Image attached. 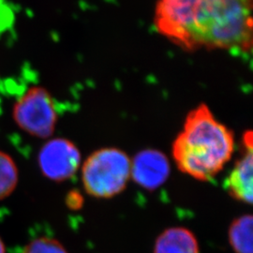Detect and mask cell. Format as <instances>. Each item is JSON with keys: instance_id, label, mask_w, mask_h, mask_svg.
I'll use <instances>...</instances> for the list:
<instances>
[{"instance_id": "obj_1", "label": "cell", "mask_w": 253, "mask_h": 253, "mask_svg": "<svg viewBox=\"0 0 253 253\" xmlns=\"http://www.w3.org/2000/svg\"><path fill=\"white\" fill-rule=\"evenodd\" d=\"M253 0H159L157 30L187 51L220 49L248 54L253 47Z\"/></svg>"}, {"instance_id": "obj_2", "label": "cell", "mask_w": 253, "mask_h": 253, "mask_svg": "<svg viewBox=\"0 0 253 253\" xmlns=\"http://www.w3.org/2000/svg\"><path fill=\"white\" fill-rule=\"evenodd\" d=\"M235 145L233 131L201 104L187 116L173 141L172 158L181 172L196 180L209 181L230 162Z\"/></svg>"}, {"instance_id": "obj_3", "label": "cell", "mask_w": 253, "mask_h": 253, "mask_svg": "<svg viewBox=\"0 0 253 253\" xmlns=\"http://www.w3.org/2000/svg\"><path fill=\"white\" fill-rule=\"evenodd\" d=\"M131 160L117 147H104L91 153L82 164L84 191L97 199H110L126 190L130 180Z\"/></svg>"}, {"instance_id": "obj_4", "label": "cell", "mask_w": 253, "mask_h": 253, "mask_svg": "<svg viewBox=\"0 0 253 253\" xmlns=\"http://www.w3.org/2000/svg\"><path fill=\"white\" fill-rule=\"evenodd\" d=\"M15 124L32 137L47 139L54 134L57 113L51 94L42 86H31L13 104Z\"/></svg>"}, {"instance_id": "obj_5", "label": "cell", "mask_w": 253, "mask_h": 253, "mask_svg": "<svg viewBox=\"0 0 253 253\" xmlns=\"http://www.w3.org/2000/svg\"><path fill=\"white\" fill-rule=\"evenodd\" d=\"M79 148L68 139L53 138L47 141L38 154V165L49 180L60 183L71 179L81 166Z\"/></svg>"}, {"instance_id": "obj_6", "label": "cell", "mask_w": 253, "mask_h": 253, "mask_svg": "<svg viewBox=\"0 0 253 253\" xmlns=\"http://www.w3.org/2000/svg\"><path fill=\"white\" fill-rule=\"evenodd\" d=\"M170 173V161L160 150L145 149L131 160L130 178L144 190H158L168 180Z\"/></svg>"}, {"instance_id": "obj_7", "label": "cell", "mask_w": 253, "mask_h": 253, "mask_svg": "<svg viewBox=\"0 0 253 253\" xmlns=\"http://www.w3.org/2000/svg\"><path fill=\"white\" fill-rule=\"evenodd\" d=\"M253 133L247 131L243 137L244 151L225 181V190L229 195L247 205H253Z\"/></svg>"}, {"instance_id": "obj_8", "label": "cell", "mask_w": 253, "mask_h": 253, "mask_svg": "<svg viewBox=\"0 0 253 253\" xmlns=\"http://www.w3.org/2000/svg\"><path fill=\"white\" fill-rule=\"evenodd\" d=\"M153 253H200L199 241L188 228L170 227L157 237Z\"/></svg>"}, {"instance_id": "obj_9", "label": "cell", "mask_w": 253, "mask_h": 253, "mask_svg": "<svg viewBox=\"0 0 253 253\" xmlns=\"http://www.w3.org/2000/svg\"><path fill=\"white\" fill-rule=\"evenodd\" d=\"M253 217L242 215L235 218L228 229V240L235 253H253Z\"/></svg>"}, {"instance_id": "obj_10", "label": "cell", "mask_w": 253, "mask_h": 253, "mask_svg": "<svg viewBox=\"0 0 253 253\" xmlns=\"http://www.w3.org/2000/svg\"><path fill=\"white\" fill-rule=\"evenodd\" d=\"M17 165L9 154L0 150V201L9 197L17 187Z\"/></svg>"}, {"instance_id": "obj_11", "label": "cell", "mask_w": 253, "mask_h": 253, "mask_svg": "<svg viewBox=\"0 0 253 253\" xmlns=\"http://www.w3.org/2000/svg\"><path fill=\"white\" fill-rule=\"evenodd\" d=\"M22 253H69L63 244L52 237H39L24 248Z\"/></svg>"}, {"instance_id": "obj_12", "label": "cell", "mask_w": 253, "mask_h": 253, "mask_svg": "<svg viewBox=\"0 0 253 253\" xmlns=\"http://www.w3.org/2000/svg\"><path fill=\"white\" fill-rule=\"evenodd\" d=\"M84 198L82 195L81 191L73 190L68 192L66 196V206L73 211H78L84 207Z\"/></svg>"}, {"instance_id": "obj_13", "label": "cell", "mask_w": 253, "mask_h": 253, "mask_svg": "<svg viewBox=\"0 0 253 253\" xmlns=\"http://www.w3.org/2000/svg\"><path fill=\"white\" fill-rule=\"evenodd\" d=\"M0 253H6V247L1 237H0Z\"/></svg>"}]
</instances>
